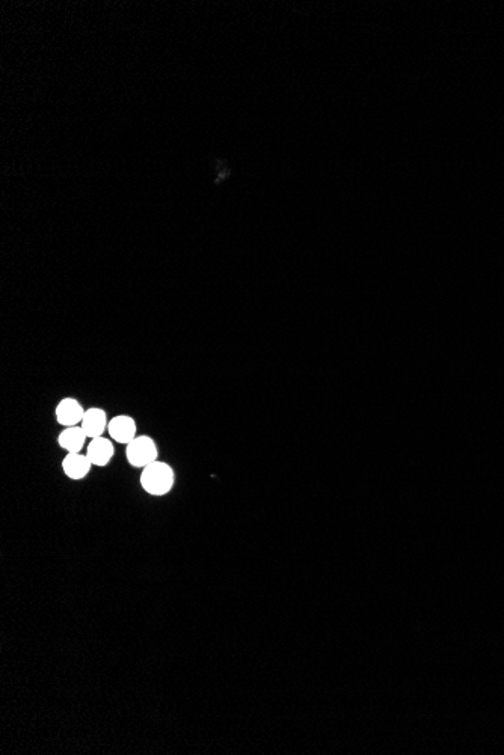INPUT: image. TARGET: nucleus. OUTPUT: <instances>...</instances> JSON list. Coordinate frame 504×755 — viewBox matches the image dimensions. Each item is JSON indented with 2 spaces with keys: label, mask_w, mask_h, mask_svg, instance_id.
Instances as JSON below:
<instances>
[{
  "label": "nucleus",
  "mask_w": 504,
  "mask_h": 755,
  "mask_svg": "<svg viewBox=\"0 0 504 755\" xmlns=\"http://www.w3.org/2000/svg\"><path fill=\"white\" fill-rule=\"evenodd\" d=\"M88 436L85 434L81 425L65 427L57 437V443L67 452H81L85 446Z\"/></svg>",
  "instance_id": "8"
},
{
  "label": "nucleus",
  "mask_w": 504,
  "mask_h": 755,
  "mask_svg": "<svg viewBox=\"0 0 504 755\" xmlns=\"http://www.w3.org/2000/svg\"><path fill=\"white\" fill-rule=\"evenodd\" d=\"M85 412L82 404L76 399H64L56 407V421L64 427L81 425Z\"/></svg>",
  "instance_id": "4"
},
{
  "label": "nucleus",
  "mask_w": 504,
  "mask_h": 755,
  "mask_svg": "<svg viewBox=\"0 0 504 755\" xmlns=\"http://www.w3.org/2000/svg\"><path fill=\"white\" fill-rule=\"evenodd\" d=\"M107 431L115 442L128 445L136 437V422L130 416L118 415L109 421Z\"/></svg>",
  "instance_id": "3"
},
{
  "label": "nucleus",
  "mask_w": 504,
  "mask_h": 755,
  "mask_svg": "<svg viewBox=\"0 0 504 755\" xmlns=\"http://www.w3.org/2000/svg\"><path fill=\"white\" fill-rule=\"evenodd\" d=\"M109 425L107 415L100 407H93L85 412V416L82 420L81 427L83 429L88 439H95V437H102Z\"/></svg>",
  "instance_id": "7"
},
{
  "label": "nucleus",
  "mask_w": 504,
  "mask_h": 755,
  "mask_svg": "<svg viewBox=\"0 0 504 755\" xmlns=\"http://www.w3.org/2000/svg\"><path fill=\"white\" fill-rule=\"evenodd\" d=\"M114 454H115V448H114L112 441L106 439V437L103 436L91 439L90 445H88V451H86L88 459H90L93 466H98V468H103V466L109 464V462L112 460Z\"/></svg>",
  "instance_id": "5"
},
{
  "label": "nucleus",
  "mask_w": 504,
  "mask_h": 755,
  "mask_svg": "<svg viewBox=\"0 0 504 755\" xmlns=\"http://www.w3.org/2000/svg\"><path fill=\"white\" fill-rule=\"evenodd\" d=\"M175 473L168 463L156 460L142 469L141 484L148 494L165 496L172 490Z\"/></svg>",
  "instance_id": "1"
},
{
  "label": "nucleus",
  "mask_w": 504,
  "mask_h": 755,
  "mask_svg": "<svg viewBox=\"0 0 504 755\" xmlns=\"http://www.w3.org/2000/svg\"><path fill=\"white\" fill-rule=\"evenodd\" d=\"M93 463L88 459L86 454L82 452H68L62 462V469L70 480L79 481L83 480L90 473Z\"/></svg>",
  "instance_id": "6"
},
{
  "label": "nucleus",
  "mask_w": 504,
  "mask_h": 755,
  "mask_svg": "<svg viewBox=\"0 0 504 755\" xmlns=\"http://www.w3.org/2000/svg\"><path fill=\"white\" fill-rule=\"evenodd\" d=\"M125 457L128 463L135 468H147L148 464L157 460V446L156 442L148 436H136L135 439L127 445Z\"/></svg>",
  "instance_id": "2"
}]
</instances>
